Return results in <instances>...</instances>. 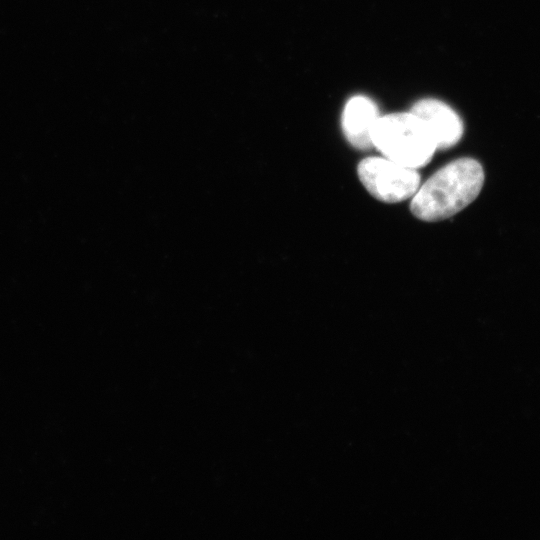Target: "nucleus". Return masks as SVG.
Returning <instances> with one entry per match:
<instances>
[{"label": "nucleus", "mask_w": 540, "mask_h": 540, "mask_svg": "<svg viewBox=\"0 0 540 540\" xmlns=\"http://www.w3.org/2000/svg\"><path fill=\"white\" fill-rule=\"evenodd\" d=\"M483 183L484 171L478 161L472 158L454 160L418 188L410 210L423 221L446 219L474 201Z\"/></svg>", "instance_id": "1"}, {"label": "nucleus", "mask_w": 540, "mask_h": 540, "mask_svg": "<svg viewBox=\"0 0 540 540\" xmlns=\"http://www.w3.org/2000/svg\"><path fill=\"white\" fill-rule=\"evenodd\" d=\"M425 125L437 149L454 146L463 135V122L446 103L432 98L417 101L410 110Z\"/></svg>", "instance_id": "4"}, {"label": "nucleus", "mask_w": 540, "mask_h": 540, "mask_svg": "<svg viewBox=\"0 0 540 540\" xmlns=\"http://www.w3.org/2000/svg\"><path fill=\"white\" fill-rule=\"evenodd\" d=\"M357 171L367 191L382 202L404 201L412 197L420 185V175L416 169L387 158H365L359 163Z\"/></svg>", "instance_id": "3"}, {"label": "nucleus", "mask_w": 540, "mask_h": 540, "mask_svg": "<svg viewBox=\"0 0 540 540\" xmlns=\"http://www.w3.org/2000/svg\"><path fill=\"white\" fill-rule=\"evenodd\" d=\"M372 145L385 158L413 169L427 165L437 149L425 125L411 111L380 116Z\"/></svg>", "instance_id": "2"}, {"label": "nucleus", "mask_w": 540, "mask_h": 540, "mask_svg": "<svg viewBox=\"0 0 540 540\" xmlns=\"http://www.w3.org/2000/svg\"><path fill=\"white\" fill-rule=\"evenodd\" d=\"M380 115L370 98L357 95L348 100L342 114V128L346 139L357 149L372 145V132Z\"/></svg>", "instance_id": "5"}]
</instances>
